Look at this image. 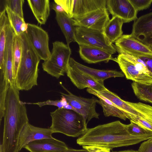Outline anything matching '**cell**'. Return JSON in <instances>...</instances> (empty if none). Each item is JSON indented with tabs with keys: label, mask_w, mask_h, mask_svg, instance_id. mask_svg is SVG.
Wrapping results in <instances>:
<instances>
[{
	"label": "cell",
	"mask_w": 152,
	"mask_h": 152,
	"mask_svg": "<svg viewBox=\"0 0 152 152\" xmlns=\"http://www.w3.org/2000/svg\"><path fill=\"white\" fill-rule=\"evenodd\" d=\"M25 104L20 100L19 90L15 86L10 85L5 102L0 152H20L19 136L24 126L29 123Z\"/></svg>",
	"instance_id": "obj_1"
},
{
	"label": "cell",
	"mask_w": 152,
	"mask_h": 152,
	"mask_svg": "<svg viewBox=\"0 0 152 152\" xmlns=\"http://www.w3.org/2000/svg\"><path fill=\"white\" fill-rule=\"evenodd\" d=\"M152 138V135L134 136L128 132L127 125L119 121L88 129L77 140L80 145H96L112 150L115 148L134 145Z\"/></svg>",
	"instance_id": "obj_2"
},
{
	"label": "cell",
	"mask_w": 152,
	"mask_h": 152,
	"mask_svg": "<svg viewBox=\"0 0 152 152\" xmlns=\"http://www.w3.org/2000/svg\"><path fill=\"white\" fill-rule=\"evenodd\" d=\"M19 36L22 56L15 79V85L19 91H28L37 85L38 66L40 59L28 39L25 32Z\"/></svg>",
	"instance_id": "obj_3"
},
{
	"label": "cell",
	"mask_w": 152,
	"mask_h": 152,
	"mask_svg": "<svg viewBox=\"0 0 152 152\" xmlns=\"http://www.w3.org/2000/svg\"><path fill=\"white\" fill-rule=\"evenodd\" d=\"M50 115L52 123L50 128L53 133L76 137L84 134L88 129L83 116L73 110L58 108L50 112Z\"/></svg>",
	"instance_id": "obj_4"
},
{
	"label": "cell",
	"mask_w": 152,
	"mask_h": 152,
	"mask_svg": "<svg viewBox=\"0 0 152 152\" xmlns=\"http://www.w3.org/2000/svg\"><path fill=\"white\" fill-rule=\"evenodd\" d=\"M100 94L121 109L130 121L152 132V106L140 102L124 101L107 88Z\"/></svg>",
	"instance_id": "obj_5"
},
{
	"label": "cell",
	"mask_w": 152,
	"mask_h": 152,
	"mask_svg": "<svg viewBox=\"0 0 152 152\" xmlns=\"http://www.w3.org/2000/svg\"><path fill=\"white\" fill-rule=\"evenodd\" d=\"M116 50L119 54L115 61L127 79L141 84L152 83V77L142 61L137 56L122 51L118 48Z\"/></svg>",
	"instance_id": "obj_6"
},
{
	"label": "cell",
	"mask_w": 152,
	"mask_h": 152,
	"mask_svg": "<svg viewBox=\"0 0 152 152\" xmlns=\"http://www.w3.org/2000/svg\"><path fill=\"white\" fill-rule=\"evenodd\" d=\"M53 45L50 56L42 63V68L47 73L58 79L66 73L71 50L69 45L62 42L55 41Z\"/></svg>",
	"instance_id": "obj_7"
},
{
	"label": "cell",
	"mask_w": 152,
	"mask_h": 152,
	"mask_svg": "<svg viewBox=\"0 0 152 152\" xmlns=\"http://www.w3.org/2000/svg\"><path fill=\"white\" fill-rule=\"evenodd\" d=\"M75 42L79 45L99 48L112 55L116 52L115 46L110 42L103 32L97 30L75 26Z\"/></svg>",
	"instance_id": "obj_8"
},
{
	"label": "cell",
	"mask_w": 152,
	"mask_h": 152,
	"mask_svg": "<svg viewBox=\"0 0 152 152\" xmlns=\"http://www.w3.org/2000/svg\"><path fill=\"white\" fill-rule=\"evenodd\" d=\"M70 18L77 19L106 8L107 0H54Z\"/></svg>",
	"instance_id": "obj_9"
},
{
	"label": "cell",
	"mask_w": 152,
	"mask_h": 152,
	"mask_svg": "<svg viewBox=\"0 0 152 152\" xmlns=\"http://www.w3.org/2000/svg\"><path fill=\"white\" fill-rule=\"evenodd\" d=\"M60 84L68 93L60 92L61 96H64L68 103L76 109L77 112L83 116L87 124L93 118H99V114L96 112V103H99V100L94 97L86 98L77 96L67 90L61 83Z\"/></svg>",
	"instance_id": "obj_10"
},
{
	"label": "cell",
	"mask_w": 152,
	"mask_h": 152,
	"mask_svg": "<svg viewBox=\"0 0 152 152\" xmlns=\"http://www.w3.org/2000/svg\"><path fill=\"white\" fill-rule=\"evenodd\" d=\"M26 36L40 60L44 61L50 57L51 53L49 47V37L48 33L41 27L28 23Z\"/></svg>",
	"instance_id": "obj_11"
},
{
	"label": "cell",
	"mask_w": 152,
	"mask_h": 152,
	"mask_svg": "<svg viewBox=\"0 0 152 152\" xmlns=\"http://www.w3.org/2000/svg\"><path fill=\"white\" fill-rule=\"evenodd\" d=\"M115 46L122 51L134 56H152V48L131 34L123 35L115 42Z\"/></svg>",
	"instance_id": "obj_12"
},
{
	"label": "cell",
	"mask_w": 152,
	"mask_h": 152,
	"mask_svg": "<svg viewBox=\"0 0 152 152\" xmlns=\"http://www.w3.org/2000/svg\"><path fill=\"white\" fill-rule=\"evenodd\" d=\"M73 19L75 26L83 27L103 32L110 20L106 8L97 10L80 18Z\"/></svg>",
	"instance_id": "obj_13"
},
{
	"label": "cell",
	"mask_w": 152,
	"mask_h": 152,
	"mask_svg": "<svg viewBox=\"0 0 152 152\" xmlns=\"http://www.w3.org/2000/svg\"><path fill=\"white\" fill-rule=\"evenodd\" d=\"M106 8L112 17L120 18L124 23L134 21L137 18L138 12L129 0H107Z\"/></svg>",
	"instance_id": "obj_14"
},
{
	"label": "cell",
	"mask_w": 152,
	"mask_h": 152,
	"mask_svg": "<svg viewBox=\"0 0 152 152\" xmlns=\"http://www.w3.org/2000/svg\"><path fill=\"white\" fill-rule=\"evenodd\" d=\"M66 73L72 83L79 89L88 88L101 91L106 88L104 81L95 79L69 64Z\"/></svg>",
	"instance_id": "obj_15"
},
{
	"label": "cell",
	"mask_w": 152,
	"mask_h": 152,
	"mask_svg": "<svg viewBox=\"0 0 152 152\" xmlns=\"http://www.w3.org/2000/svg\"><path fill=\"white\" fill-rule=\"evenodd\" d=\"M131 34L152 48V12L140 16L134 21Z\"/></svg>",
	"instance_id": "obj_16"
},
{
	"label": "cell",
	"mask_w": 152,
	"mask_h": 152,
	"mask_svg": "<svg viewBox=\"0 0 152 152\" xmlns=\"http://www.w3.org/2000/svg\"><path fill=\"white\" fill-rule=\"evenodd\" d=\"M53 133L50 128H45L35 126L29 123L23 129L18 141L19 151L29 143L38 140L45 138H53Z\"/></svg>",
	"instance_id": "obj_17"
},
{
	"label": "cell",
	"mask_w": 152,
	"mask_h": 152,
	"mask_svg": "<svg viewBox=\"0 0 152 152\" xmlns=\"http://www.w3.org/2000/svg\"><path fill=\"white\" fill-rule=\"evenodd\" d=\"M24 148L30 152H64L69 148L64 142L54 138L35 140Z\"/></svg>",
	"instance_id": "obj_18"
},
{
	"label": "cell",
	"mask_w": 152,
	"mask_h": 152,
	"mask_svg": "<svg viewBox=\"0 0 152 152\" xmlns=\"http://www.w3.org/2000/svg\"><path fill=\"white\" fill-rule=\"evenodd\" d=\"M79 52L81 58L89 64L101 62H108L110 60L115 61L112 54L103 50L85 45H79Z\"/></svg>",
	"instance_id": "obj_19"
},
{
	"label": "cell",
	"mask_w": 152,
	"mask_h": 152,
	"mask_svg": "<svg viewBox=\"0 0 152 152\" xmlns=\"http://www.w3.org/2000/svg\"><path fill=\"white\" fill-rule=\"evenodd\" d=\"M69 65L98 80L104 81L111 77H123L124 75L122 71L115 70H102L91 68L80 64L70 58Z\"/></svg>",
	"instance_id": "obj_20"
},
{
	"label": "cell",
	"mask_w": 152,
	"mask_h": 152,
	"mask_svg": "<svg viewBox=\"0 0 152 152\" xmlns=\"http://www.w3.org/2000/svg\"><path fill=\"white\" fill-rule=\"evenodd\" d=\"M86 91L99 99V104L102 106L105 116L116 117L124 120L127 119L124 112L110 100L99 94L97 91L89 88H87Z\"/></svg>",
	"instance_id": "obj_21"
},
{
	"label": "cell",
	"mask_w": 152,
	"mask_h": 152,
	"mask_svg": "<svg viewBox=\"0 0 152 152\" xmlns=\"http://www.w3.org/2000/svg\"><path fill=\"white\" fill-rule=\"evenodd\" d=\"M28 5L40 25H45L50 15L49 0H28Z\"/></svg>",
	"instance_id": "obj_22"
},
{
	"label": "cell",
	"mask_w": 152,
	"mask_h": 152,
	"mask_svg": "<svg viewBox=\"0 0 152 152\" xmlns=\"http://www.w3.org/2000/svg\"><path fill=\"white\" fill-rule=\"evenodd\" d=\"M56 19L64 34L67 43L69 45L75 42V28L73 19L69 17L65 12H56Z\"/></svg>",
	"instance_id": "obj_23"
},
{
	"label": "cell",
	"mask_w": 152,
	"mask_h": 152,
	"mask_svg": "<svg viewBox=\"0 0 152 152\" xmlns=\"http://www.w3.org/2000/svg\"><path fill=\"white\" fill-rule=\"evenodd\" d=\"M122 20L117 17H112L106 25L103 33L112 44L115 42L122 35Z\"/></svg>",
	"instance_id": "obj_24"
},
{
	"label": "cell",
	"mask_w": 152,
	"mask_h": 152,
	"mask_svg": "<svg viewBox=\"0 0 152 152\" xmlns=\"http://www.w3.org/2000/svg\"><path fill=\"white\" fill-rule=\"evenodd\" d=\"M131 86L135 95L138 99L152 103V83L147 85L133 82Z\"/></svg>",
	"instance_id": "obj_25"
},
{
	"label": "cell",
	"mask_w": 152,
	"mask_h": 152,
	"mask_svg": "<svg viewBox=\"0 0 152 152\" xmlns=\"http://www.w3.org/2000/svg\"><path fill=\"white\" fill-rule=\"evenodd\" d=\"M5 8L0 12V67L4 66V56L6 42V26L8 20Z\"/></svg>",
	"instance_id": "obj_26"
},
{
	"label": "cell",
	"mask_w": 152,
	"mask_h": 152,
	"mask_svg": "<svg viewBox=\"0 0 152 152\" xmlns=\"http://www.w3.org/2000/svg\"><path fill=\"white\" fill-rule=\"evenodd\" d=\"M22 56L21 42L19 36L15 34L13 47V73L14 80L16 77Z\"/></svg>",
	"instance_id": "obj_27"
},
{
	"label": "cell",
	"mask_w": 152,
	"mask_h": 152,
	"mask_svg": "<svg viewBox=\"0 0 152 152\" xmlns=\"http://www.w3.org/2000/svg\"><path fill=\"white\" fill-rule=\"evenodd\" d=\"M9 22L15 34L19 36L22 33L21 31L22 24L25 22L24 19L13 13L9 8L5 7Z\"/></svg>",
	"instance_id": "obj_28"
},
{
	"label": "cell",
	"mask_w": 152,
	"mask_h": 152,
	"mask_svg": "<svg viewBox=\"0 0 152 152\" xmlns=\"http://www.w3.org/2000/svg\"><path fill=\"white\" fill-rule=\"evenodd\" d=\"M5 7L9 8L13 13L24 19L23 10V0H5Z\"/></svg>",
	"instance_id": "obj_29"
},
{
	"label": "cell",
	"mask_w": 152,
	"mask_h": 152,
	"mask_svg": "<svg viewBox=\"0 0 152 152\" xmlns=\"http://www.w3.org/2000/svg\"><path fill=\"white\" fill-rule=\"evenodd\" d=\"M128 132L134 136L152 135V132L130 121V123L127 125Z\"/></svg>",
	"instance_id": "obj_30"
},
{
	"label": "cell",
	"mask_w": 152,
	"mask_h": 152,
	"mask_svg": "<svg viewBox=\"0 0 152 152\" xmlns=\"http://www.w3.org/2000/svg\"><path fill=\"white\" fill-rule=\"evenodd\" d=\"M61 97L60 100H48L47 101L42 102H39L36 103H27L24 102L25 104H36L41 107L45 105H52L57 107L59 109L63 108V107L68 103L66 98L63 96H61Z\"/></svg>",
	"instance_id": "obj_31"
},
{
	"label": "cell",
	"mask_w": 152,
	"mask_h": 152,
	"mask_svg": "<svg viewBox=\"0 0 152 152\" xmlns=\"http://www.w3.org/2000/svg\"><path fill=\"white\" fill-rule=\"evenodd\" d=\"M137 12L149 8L152 4V0H129Z\"/></svg>",
	"instance_id": "obj_32"
},
{
	"label": "cell",
	"mask_w": 152,
	"mask_h": 152,
	"mask_svg": "<svg viewBox=\"0 0 152 152\" xmlns=\"http://www.w3.org/2000/svg\"><path fill=\"white\" fill-rule=\"evenodd\" d=\"M137 152H152V138L142 143Z\"/></svg>",
	"instance_id": "obj_33"
},
{
	"label": "cell",
	"mask_w": 152,
	"mask_h": 152,
	"mask_svg": "<svg viewBox=\"0 0 152 152\" xmlns=\"http://www.w3.org/2000/svg\"><path fill=\"white\" fill-rule=\"evenodd\" d=\"M83 148L88 152H110L111 150L108 148L96 145L83 146Z\"/></svg>",
	"instance_id": "obj_34"
},
{
	"label": "cell",
	"mask_w": 152,
	"mask_h": 152,
	"mask_svg": "<svg viewBox=\"0 0 152 152\" xmlns=\"http://www.w3.org/2000/svg\"><path fill=\"white\" fill-rule=\"evenodd\" d=\"M143 61L152 77V56H136Z\"/></svg>",
	"instance_id": "obj_35"
},
{
	"label": "cell",
	"mask_w": 152,
	"mask_h": 152,
	"mask_svg": "<svg viewBox=\"0 0 152 152\" xmlns=\"http://www.w3.org/2000/svg\"><path fill=\"white\" fill-rule=\"evenodd\" d=\"M50 7L51 9L55 11V12H65L62 8L59 5L55 2L50 3Z\"/></svg>",
	"instance_id": "obj_36"
},
{
	"label": "cell",
	"mask_w": 152,
	"mask_h": 152,
	"mask_svg": "<svg viewBox=\"0 0 152 152\" xmlns=\"http://www.w3.org/2000/svg\"><path fill=\"white\" fill-rule=\"evenodd\" d=\"M64 152H88V151L85 149L80 150H76L69 148L67 150Z\"/></svg>",
	"instance_id": "obj_37"
},
{
	"label": "cell",
	"mask_w": 152,
	"mask_h": 152,
	"mask_svg": "<svg viewBox=\"0 0 152 152\" xmlns=\"http://www.w3.org/2000/svg\"><path fill=\"white\" fill-rule=\"evenodd\" d=\"M28 27V23H23L21 26V31L22 33L26 32Z\"/></svg>",
	"instance_id": "obj_38"
},
{
	"label": "cell",
	"mask_w": 152,
	"mask_h": 152,
	"mask_svg": "<svg viewBox=\"0 0 152 152\" xmlns=\"http://www.w3.org/2000/svg\"><path fill=\"white\" fill-rule=\"evenodd\" d=\"M137 151L134 150H126L119 151H115V152H137Z\"/></svg>",
	"instance_id": "obj_39"
},
{
	"label": "cell",
	"mask_w": 152,
	"mask_h": 152,
	"mask_svg": "<svg viewBox=\"0 0 152 152\" xmlns=\"http://www.w3.org/2000/svg\"><path fill=\"white\" fill-rule=\"evenodd\" d=\"M6 72V71H5Z\"/></svg>",
	"instance_id": "obj_40"
},
{
	"label": "cell",
	"mask_w": 152,
	"mask_h": 152,
	"mask_svg": "<svg viewBox=\"0 0 152 152\" xmlns=\"http://www.w3.org/2000/svg\"></svg>",
	"instance_id": "obj_41"
}]
</instances>
